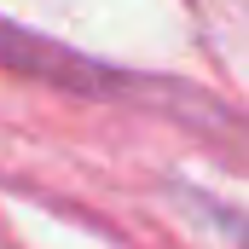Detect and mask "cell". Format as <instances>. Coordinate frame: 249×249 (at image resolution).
Instances as JSON below:
<instances>
[{
	"mask_svg": "<svg viewBox=\"0 0 249 249\" xmlns=\"http://www.w3.org/2000/svg\"><path fill=\"white\" fill-rule=\"evenodd\" d=\"M0 70L41 75L53 87H70V93H116L122 87V75H110V64H93L70 47H58V41H41L12 18H0Z\"/></svg>",
	"mask_w": 249,
	"mask_h": 249,
	"instance_id": "obj_1",
	"label": "cell"
}]
</instances>
